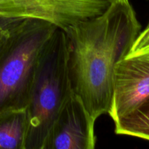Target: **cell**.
<instances>
[{
	"instance_id": "4fadbf2b",
	"label": "cell",
	"mask_w": 149,
	"mask_h": 149,
	"mask_svg": "<svg viewBox=\"0 0 149 149\" xmlns=\"http://www.w3.org/2000/svg\"><path fill=\"white\" fill-rule=\"evenodd\" d=\"M90 1H105V2H108V3H114L116 2V1H123V0H90Z\"/></svg>"
},
{
	"instance_id": "277c9868",
	"label": "cell",
	"mask_w": 149,
	"mask_h": 149,
	"mask_svg": "<svg viewBox=\"0 0 149 149\" xmlns=\"http://www.w3.org/2000/svg\"><path fill=\"white\" fill-rule=\"evenodd\" d=\"M110 4L90 0H0V18L42 20L65 31L101 14Z\"/></svg>"
},
{
	"instance_id": "7c38bea8",
	"label": "cell",
	"mask_w": 149,
	"mask_h": 149,
	"mask_svg": "<svg viewBox=\"0 0 149 149\" xmlns=\"http://www.w3.org/2000/svg\"><path fill=\"white\" fill-rule=\"evenodd\" d=\"M138 54H146V55H149V46L147 47H146V48H143V49H142L141 50L138 51V52H136V53L133 54V55H138Z\"/></svg>"
},
{
	"instance_id": "ba28073f",
	"label": "cell",
	"mask_w": 149,
	"mask_h": 149,
	"mask_svg": "<svg viewBox=\"0 0 149 149\" xmlns=\"http://www.w3.org/2000/svg\"><path fill=\"white\" fill-rule=\"evenodd\" d=\"M115 133L149 141V97L128 114L114 122Z\"/></svg>"
},
{
	"instance_id": "8992f818",
	"label": "cell",
	"mask_w": 149,
	"mask_h": 149,
	"mask_svg": "<svg viewBox=\"0 0 149 149\" xmlns=\"http://www.w3.org/2000/svg\"><path fill=\"white\" fill-rule=\"evenodd\" d=\"M149 97V55H127L116 65L113 97L109 115L113 122L136 109Z\"/></svg>"
},
{
	"instance_id": "9c48e42d",
	"label": "cell",
	"mask_w": 149,
	"mask_h": 149,
	"mask_svg": "<svg viewBox=\"0 0 149 149\" xmlns=\"http://www.w3.org/2000/svg\"><path fill=\"white\" fill-rule=\"evenodd\" d=\"M149 46V23L147 25L146 28L143 31L140 32L139 35L137 37L135 43L132 45L130 49V52L127 55H133L138 51L141 50L143 48Z\"/></svg>"
},
{
	"instance_id": "6da1fadb",
	"label": "cell",
	"mask_w": 149,
	"mask_h": 149,
	"mask_svg": "<svg viewBox=\"0 0 149 149\" xmlns=\"http://www.w3.org/2000/svg\"><path fill=\"white\" fill-rule=\"evenodd\" d=\"M72 91L94 119L109 114L116 65L130 52L141 24L129 0L65 31Z\"/></svg>"
},
{
	"instance_id": "3957f363",
	"label": "cell",
	"mask_w": 149,
	"mask_h": 149,
	"mask_svg": "<svg viewBox=\"0 0 149 149\" xmlns=\"http://www.w3.org/2000/svg\"><path fill=\"white\" fill-rule=\"evenodd\" d=\"M56 29L36 19L13 27L0 55V112L26 109L39 53Z\"/></svg>"
},
{
	"instance_id": "7a4b0ae2",
	"label": "cell",
	"mask_w": 149,
	"mask_h": 149,
	"mask_svg": "<svg viewBox=\"0 0 149 149\" xmlns=\"http://www.w3.org/2000/svg\"><path fill=\"white\" fill-rule=\"evenodd\" d=\"M65 31L57 28L42 47L26 109L28 132L25 149H42L49 129L72 93Z\"/></svg>"
},
{
	"instance_id": "5b68a950",
	"label": "cell",
	"mask_w": 149,
	"mask_h": 149,
	"mask_svg": "<svg viewBox=\"0 0 149 149\" xmlns=\"http://www.w3.org/2000/svg\"><path fill=\"white\" fill-rule=\"evenodd\" d=\"M95 121L72 92L54 120L42 149H93Z\"/></svg>"
},
{
	"instance_id": "8fae6325",
	"label": "cell",
	"mask_w": 149,
	"mask_h": 149,
	"mask_svg": "<svg viewBox=\"0 0 149 149\" xmlns=\"http://www.w3.org/2000/svg\"><path fill=\"white\" fill-rule=\"evenodd\" d=\"M23 19H7L0 18V31L10 29L20 23Z\"/></svg>"
},
{
	"instance_id": "5bb4252c",
	"label": "cell",
	"mask_w": 149,
	"mask_h": 149,
	"mask_svg": "<svg viewBox=\"0 0 149 149\" xmlns=\"http://www.w3.org/2000/svg\"><path fill=\"white\" fill-rule=\"evenodd\" d=\"M148 23H149V21H148Z\"/></svg>"
},
{
	"instance_id": "30bf717a",
	"label": "cell",
	"mask_w": 149,
	"mask_h": 149,
	"mask_svg": "<svg viewBox=\"0 0 149 149\" xmlns=\"http://www.w3.org/2000/svg\"><path fill=\"white\" fill-rule=\"evenodd\" d=\"M14 26H13L12 28H10V29H4V30L0 31V55L2 52L3 49L5 47L6 45H7L9 39H10L12 33V30H13Z\"/></svg>"
},
{
	"instance_id": "52a82bcc",
	"label": "cell",
	"mask_w": 149,
	"mask_h": 149,
	"mask_svg": "<svg viewBox=\"0 0 149 149\" xmlns=\"http://www.w3.org/2000/svg\"><path fill=\"white\" fill-rule=\"evenodd\" d=\"M27 132L26 109L0 112V149H25Z\"/></svg>"
}]
</instances>
